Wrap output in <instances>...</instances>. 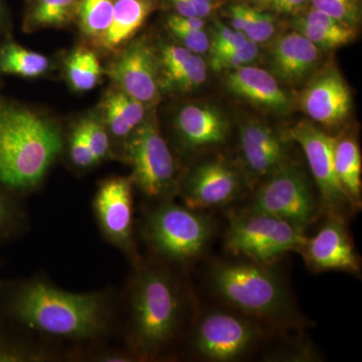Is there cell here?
Wrapping results in <instances>:
<instances>
[{
	"label": "cell",
	"instance_id": "1",
	"mask_svg": "<svg viewBox=\"0 0 362 362\" xmlns=\"http://www.w3.org/2000/svg\"><path fill=\"white\" fill-rule=\"evenodd\" d=\"M119 310L109 289L68 291L42 276L0 282V321L73 349L105 344L120 327Z\"/></svg>",
	"mask_w": 362,
	"mask_h": 362
},
{
	"label": "cell",
	"instance_id": "2",
	"mask_svg": "<svg viewBox=\"0 0 362 362\" xmlns=\"http://www.w3.org/2000/svg\"><path fill=\"white\" fill-rule=\"evenodd\" d=\"M131 265L123 305L125 347L137 361H157L185 332L189 298L168 264L139 257Z\"/></svg>",
	"mask_w": 362,
	"mask_h": 362
},
{
	"label": "cell",
	"instance_id": "3",
	"mask_svg": "<svg viewBox=\"0 0 362 362\" xmlns=\"http://www.w3.org/2000/svg\"><path fill=\"white\" fill-rule=\"evenodd\" d=\"M63 149L58 124L25 107L0 103V187L16 194L35 192Z\"/></svg>",
	"mask_w": 362,
	"mask_h": 362
},
{
	"label": "cell",
	"instance_id": "4",
	"mask_svg": "<svg viewBox=\"0 0 362 362\" xmlns=\"http://www.w3.org/2000/svg\"><path fill=\"white\" fill-rule=\"evenodd\" d=\"M268 264L218 262L211 267L207 284L228 308L274 327L297 328L303 318L284 278Z\"/></svg>",
	"mask_w": 362,
	"mask_h": 362
},
{
	"label": "cell",
	"instance_id": "5",
	"mask_svg": "<svg viewBox=\"0 0 362 362\" xmlns=\"http://www.w3.org/2000/svg\"><path fill=\"white\" fill-rule=\"evenodd\" d=\"M214 233L211 216L173 199L151 204L140 225L145 245L156 259L171 267L197 261L211 244Z\"/></svg>",
	"mask_w": 362,
	"mask_h": 362
},
{
	"label": "cell",
	"instance_id": "6",
	"mask_svg": "<svg viewBox=\"0 0 362 362\" xmlns=\"http://www.w3.org/2000/svg\"><path fill=\"white\" fill-rule=\"evenodd\" d=\"M121 156L132 170L133 185L150 202L169 201L177 195L180 178L175 156L154 114L131 133Z\"/></svg>",
	"mask_w": 362,
	"mask_h": 362
},
{
	"label": "cell",
	"instance_id": "7",
	"mask_svg": "<svg viewBox=\"0 0 362 362\" xmlns=\"http://www.w3.org/2000/svg\"><path fill=\"white\" fill-rule=\"evenodd\" d=\"M303 228L258 211L230 214L226 247L235 256L272 265L287 252H300L307 240Z\"/></svg>",
	"mask_w": 362,
	"mask_h": 362
},
{
	"label": "cell",
	"instance_id": "8",
	"mask_svg": "<svg viewBox=\"0 0 362 362\" xmlns=\"http://www.w3.org/2000/svg\"><path fill=\"white\" fill-rule=\"evenodd\" d=\"M263 337L259 321L238 311L209 309L197 318L190 350L211 362L239 361L252 354Z\"/></svg>",
	"mask_w": 362,
	"mask_h": 362
},
{
	"label": "cell",
	"instance_id": "9",
	"mask_svg": "<svg viewBox=\"0 0 362 362\" xmlns=\"http://www.w3.org/2000/svg\"><path fill=\"white\" fill-rule=\"evenodd\" d=\"M245 209L270 214L303 230L322 213L308 175L292 160L262 181Z\"/></svg>",
	"mask_w": 362,
	"mask_h": 362
},
{
	"label": "cell",
	"instance_id": "10",
	"mask_svg": "<svg viewBox=\"0 0 362 362\" xmlns=\"http://www.w3.org/2000/svg\"><path fill=\"white\" fill-rule=\"evenodd\" d=\"M285 135L303 149L314 182L318 190L322 211L345 216L356 209L345 194L334 166V144L337 136L329 134L310 121H300Z\"/></svg>",
	"mask_w": 362,
	"mask_h": 362
},
{
	"label": "cell",
	"instance_id": "11",
	"mask_svg": "<svg viewBox=\"0 0 362 362\" xmlns=\"http://www.w3.org/2000/svg\"><path fill=\"white\" fill-rule=\"evenodd\" d=\"M133 192L130 177L111 176L100 182L92 204L102 237L131 264L140 257L135 239Z\"/></svg>",
	"mask_w": 362,
	"mask_h": 362
},
{
	"label": "cell",
	"instance_id": "12",
	"mask_svg": "<svg viewBox=\"0 0 362 362\" xmlns=\"http://www.w3.org/2000/svg\"><path fill=\"white\" fill-rule=\"evenodd\" d=\"M243 169L223 156L194 165L178 183L183 204L197 209H221L237 201L247 185Z\"/></svg>",
	"mask_w": 362,
	"mask_h": 362
},
{
	"label": "cell",
	"instance_id": "13",
	"mask_svg": "<svg viewBox=\"0 0 362 362\" xmlns=\"http://www.w3.org/2000/svg\"><path fill=\"white\" fill-rule=\"evenodd\" d=\"M117 89L152 107L161 97L158 52L147 37L124 45L107 69Z\"/></svg>",
	"mask_w": 362,
	"mask_h": 362
},
{
	"label": "cell",
	"instance_id": "14",
	"mask_svg": "<svg viewBox=\"0 0 362 362\" xmlns=\"http://www.w3.org/2000/svg\"><path fill=\"white\" fill-rule=\"evenodd\" d=\"M298 107L324 129L337 130L349 120L351 92L333 62L311 76L298 97Z\"/></svg>",
	"mask_w": 362,
	"mask_h": 362
},
{
	"label": "cell",
	"instance_id": "15",
	"mask_svg": "<svg viewBox=\"0 0 362 362\" xmlns=\"http://www.w3.org/2000/svg\"><path fill=\"white\" fill-rule=\"evenodd\" d=\"M239 142L243 171L247 182L266 180L290 158V141L284 132L257 118L240 124Z\"/></svg>",
	"mask_w": 362,
	"mask_h": 362
},
{
	"label": "cell",
	"instance_id": "16",
	"mask_svg": "<svg viewBox=\"0 0 362 362\" xmlns=\"http://www.w3.org/2000/svg\"><path fill=\"white\" fill-rule=\"evenodd\" d=\"M299 252L312 271H341L349 274L361 272V259L343 214H327V218L318 232L313 237H307Z\"/></svg>",
	"mask_w": 362,
	"mask_h": 362
},
{
	"label": "cell",
	"instance_id": "17",
	"mask_svg": "<svg viewBox=\"0 0 362 362\" xmlns=\"http://www.w3.org/2000/svg\"><path fill=\"white\" fill-rule=\"evenodd\" d=\"M270 42L267 62L269 71L279 82L304 84L318 70L323 51L301 33L292 30L276 35Z\"/></svg>",
	"mask_w": 362,
	"mask_h": 362
},
{
	"label": "cell",
	"instance_id": "18",
	"mask_svg": "<svg viewBox=\"0 0 362 362\" xmlns=\"http://www.w3.org/2000/svg\"><path fill=\"white\" fill-rule=\"evenodd\" d=\"M228 117L214 105L190 103L178 110L175 130L185 152H197L223 144L230 134Z\"/></svg>",
	"mask_w": 362,
	"mask_h": 362
},
{
	"label": "cell",
	"instance_id": "19",
	"mask_svg": "<svg viewBox=\"0 0 362 362\" xmlns=\"http://www.w3.org/2000/svg\"><path fill=\"white\" fill-rule=\"evenodd\" d=\"M225 87L230 94L261 110L285 115L292 108V99L270 71L245 66L228 71Z\"/></svg>",
	"mask_w": 362,
	"mask_h": 362
},
{
	"label": "cell",
	"instance_id": "20",
	"mask_svg": "<svg viewBox=\"0 0 362 362\" xmlns=\"http://www.w3.org/2000/svg\"><path fill=\"white\" fill-rule=\"evenodd\" d=\"M78 351L45 341L0 321V362L78 361Z\"/></svg>",
	"mask_w": 362,
	"mask_h": 362
},
{
	"label": "cell",
	"instance_id": "21",
	"mask_svg": "<svg viewBox=\"0 0 362 362\" xmlns=\"http://www.w3.org/2000/svg\"><path fill=\"white\" fill-rule=\"evenodd\" d=\"M158 6L159 0H115L110 25L94 44L106 52L121 49L133 39Z\"/></svg>",
	"mask_w": 362,
	"mask_h": 362
},
{
	"label": "cell",
	"instance_id": "22",
	"mask_svg": "<svg viewBox=\"0 0 362 362\" xmlns=\"http://www.w3.org/2000/svg\"><path fill=\"white\" fill-rule=\"evenodd\" d=\"M291 28L310 40L321 51L345 47L354 42L358 35L357 28L343 25L311 6L292 16Z\"/></svg>",
	"mask_w": 362,
	"mask_h": 362
},
{
	"label": "cell",
	"instance_id": "23",
	"mask_svg": "<svg viewBox=\"0 0 362 362\" xmlns=\"http://www.w3.org/2000/svg\"><path fill=\"white\" fill-rule=\"evenodd\" d=\"M102 107L104 113L102 122L110 137L121 143L123 151L127 138L146 118V106L116 88L107 93Z\"/></svg>",
	"mask_w": 362,
	"mask_h": 362
},
{
	"label": "cell",
	"instance_id": "24",
	"mask_svg": "<svg viewBox=\"0 0 362 362\" xmlns=\"http://www.w3.org/2000/svg\"><path fill=\"white\" fill-rule=\"evenodd\" d=\"M334 166L338 180L356 209L361 204L362 157L356 136H337L334 144Z\"/></svg>",
	"mask_w": 362,
	"mask_h": 362
},
{
	"label": "cell",
	"instance_id": "25",
	"mask_svg": "<svg viewBox=\"0 0 362 362\" xmlns=\"http://www.w3.org/2000/svg\"><path fill=\"white\" fill-rule=\"evenodd\" d=\"M221 11L233 30L244 33L247 40L257 45L266 44L277 35L278 21L273 14L235 0L221 7Z\"/></svg>",
	"mask_w": 362,
	"mask_h": 362
},
{
	"label": "cell",
	"instance_id": "26",
	"mask_svg": "<svg viewBox=\"0 0 362 362\" xmlns=\"http://www.w3.org/2000/svg\"><path fill=\"white\" fill-rule=\"evenodd\" d=\"M78 0H32L25 18V30L63 28L77 16Z\"/></svg>",
	"mask_w": 362,
	"mask_h": 362
},
{
	"label": "cell",
	"instance_id": "27",
	"mask_svg": "<svg viewBox=\"0 0 362 362\" xmlns=\"http://www.w3.org/2000/svg\"><path fill=\"white\" fill-rule=\"evenodd\" d=\"M49 68V59L39 52L30 51L13 42L0 47V73L37 78L45 75Z\"/></svg>",
	"mask_w": 362,
	"mask_h": 362
},
{
	"label": "cell",
	"instance_id": "28",
	"mask_svg": "<svg viewBox=\"0 0 362 362\" xmlns=\"http://www.w3.org/2000/svg\"><path fill=\"white\" fill-rule=\"evenodd\" d=\"M65 66L69 84L77 92L94 89L103 76L97 54L87 47H78L71 52Z\"/></svg>",
	"mask_w": 362,
	"mask_h": 362
},
{
	"label": "cell",
	"instance_id": "29",
	"mask_svg": "<svg viewBox=\"0 0 362 362\" xmlns=\"http://www.w3.org/2000/svg\"><path fill=\"white\" fill-rule=\"evenodd\" d=\"M115 0H78L77 16L81 33L96 42L108 30Z\"/></svg>",
	"mask_w": 362,
	"mask_h": 362
},
{
	"label": "cell",
	"instance_id": "30",
	"mask_svg": "<svg viewBox=\"0 0 362 362\" xmlns=\"http://www.w3.org/2000/svg\"><path fill=\"white\" fill-rule=\"evenodd\" d=\"M207 66L202 56L194 54L183 70L162 86V92L183 95L199 89L206 83Z\"/></svg>",
	"mask_w": 362,
	"mask_h": 362
},
{
	"label": "cell",
	"instance_id": "31",
	"mask_svg": "<svg viewBox=\"0 0 362 362\" xmlns=\"http://www.w3.org/2000/svg\"><path fill=\"white\" fill-rule=\"evenodd\" d=\"M26 214L20 204L0 188V243L18 237L26 230Z\"/></svg>",
	"mask_w": 362,
	"mask_h": 362
},
{
	"label": "cell",
	"instance_id": "32",
	"mask_svg": "<svg viewBox=\"0 0 362 362\" xmlns=\"http://www.w3.org/2000/svg\"><path fill=\"white\" fill-rule=\"evenodd\" d=\"M259 45L247 40L235 49L209 56V66L216 71H230L249 66L258 59Z\"/></svg>",
	"mask_w": 362,
	"mask_h": 362
},
{
	"label": "cell",
	"instance_id": "33",
	"mask_svg": "<svg viewBox=\"0 0 362 362\" xmlns=\"http://www.w3.org/2000/svg\"><path fill=\"white\" fill-rule=\"evenodd\" d=\"M309 6L327 14L343 25L358 28L361 21L359 0H310Z\"/></svg>",
	"mask_w": 362,
	"mask_h": 362
},
{
	"label": "cell",
	"instance_id": "34",
	"mask_svg": "<svg viewBox=\"0 0 362 362\" xmlns=\"http://www.w3.org/2000/svg\"><path fill=\"white\" fill-rule=\"evenodd\" d=\"M68 156L71 165L83 170L99 164L90 148L82 121L71 131L69 138Z\"/></svg>",
	"mask_w": 362,
	"mask_h": 362
},
{
	"label": "cell",
	"instance_id": "35",
	"mask_svg": "<svg viewBox=\"0 0 362 362\" xmlns=\"http://www.w3.org/2000/svg\"><path fill=\"white\" fill-rule=\"evenodd\" d=\"M82 124L90 148L100 163L111 154L112 143L108 130L104 123L95 117L83 119Z\"/></svg>",
	"mask_w": 362,
	"mask_h": 362
},
{
	"label": "cell",
	"instance_id": "36",
	"mask_svg": "<svg viewBox=\"0 0 362 362\" xmlns=\"http://www.w3.org/2000/svg\"><path fill=\"white\" fill-rule=\"evenodd\" d=\"M247 40L244 33L233 30L232 26L225 23H214L209 35V56L235 49L244 45Z\"/></svg>",
	"mask_w": 362,
	"mask_h": 362
},
{
	"label": "cell",
	"instance_id": "37",
	"mask_svg": "<svg viewBox=\"0 0 362 362\" xmlns=\"http://www.w3.org/2000/svg\"><path fill=\"white\" fill-rule=\"evenodd\" d=\"M273 16H295L309 6L310 0H235Z\"/></svg>",
	"mask_w": 362,
	"mask_h": 362
},
{
	"label": "cell",
	"instance_id": "38",
	"mask_svg": "<svg viewBox=\"0 0 362 362\" xmlns=\"http://www.w3.org/2000/svg\"><path fill=\"white\" fill-rule=\"evenodd\" d=\"M78 361L134 362L137 361V359L126 347L117 349V347L107 346L105 343V344L81 350Z\"/></svg>",
	"mask_w": 362,
	"mask_h": 362
},
{
	"label": "cell",
	"instance_id": "39",
	"mask_svg": "<svg viewBox=\"0 0 362 362\" xmlns=\"http://www.w3.org/2000/svg\"><path fill=\"white\" fill-rule=\"evenodd\" d=\"M168 32L180 42V45L194 54L204 56L209 51V35L204 30L169 28Z\"/></svg>",
	"mask_w": 362,
	"mask_h": 362
},
{
	"label": "cell",
	"instance_id": "40",
	"mask_svg": "<svg viewBox=\"0 0 362 362\" xmlns=\"http://www.w3.org/2000/svg\"><path fill=\"white\" fill-rule=\"evenodd\" d=\"M206 23L199 16H182L180 14H171L166 20V28H181V30H204Z\"/></svg>",
	"mask_w": 362,
	"mask_h": 362
},
{
	"label": "cell",
	"instance_id": "41",
	"mask_svg": "<svg viewBox=\"0 0 362 362\" xmlns=\"http://www.w3.org/2000/svg\"><path fill=\"white\" fill-rule=\"evenodd\" d=\"M189 2L194 7L195 14L204 20L209 18L218 8H221L225 4L223 0H189Z\"/></svg>",
	"mask_w": 362,
	"mask_h": 362
},
{
	"label": "cell",
	"instance_id": "42",
	"mask_svg": "<svg viewBox=\"0 0 362 362\" xmlns=\"http://www.w3.org/2000/svg\"><path fill=\"white\" fill-rule=\"evenodd\" d=\"M168 2L175 9L176 14L182 16H197L189 0H168Z\"/></svg>",
	"mask_w": 362,
	"mask_h": 362
},
{
	"label": "cell",
	"instance_id": "43",
	"mask_svg": "<svg viewBox=\"0 0 362 362\" xmlns=\"http://www.w3.org/2000/svg\"><path fill=\"white\" fill-rule=\"evenodd\" d=\"M1 11H2L1 6H0V16H1Z\"/></svg>",
	"mask_w": 362,
	"mask_h": 362
}]
</instances>
